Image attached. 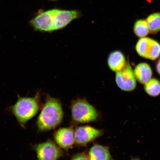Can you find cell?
Wrapping results in <instances>:
<instances>
[{
    "mask_svg": "<svg viewBox=\"0 0 160 160\" xmlns=\"http://www.w3.org/2000/svg\"><path fill=\"white\" fill-rule=\"evenodd\" d=\"M157 70L158 72L160 75V59L159 60L157 65Z\"/></svg>",
    "mask_w": 160,
    "mask_h": 160,
    "instance_id": "cell-18",
    "label": "cell"
},
{
    "mask_svg": "<svg viewBox=\"0 0 160 160\" xmlns=\"http://www.w3.org/2000/svg\"><path fill=\"white\" fill-rule=\"evenodd\" d=\"M137 52L141 57L151 60H155L160 55V44L149 38L140 39L136 46Z\"/></svg>",
    "mask_w": 160,
    "mask_h": 160,
    "instance_id": "cell-5",
    "label": "cell"
},
{
    "mask_svg": "<svg viewBox=\"0 0 160 160\" xmlns=\"http://www.w3.org/2000/svg\"><path fill=\"white\" fill-rule=\"evenodd\" d=\"M38 160H58L63 154L58 145L51 140L32 145Z\"/></svg>",
    "mask_w": 160,
    "mask_h": 160,
    "instance_id": "cell-4",
    "label": "cell"
},
{
    "mask_svg": "<svg viewBox=\"0 0 160 160\" xmlns=\"http://www.w3.org/2000/svg\"><path fill=\"white\" fill-rule=\"evenodd\" d=\"M51 1H56V0H51Z\"/></svg>",
    "mask_w": 160,
    "mask_h": 160,
    "instance_id": "cell-20",
    "label": "cell"
},
{
    "mask_svg": "<svg viewBox=\"0 0 160 160\" xmlns=\"http://www.w3.org/2000/svg\"><path fill=\"white\" fill-rule=\"evenodd\" d=\"M89 160H114L110 153L109 148L106 146L95 145L90 149Z\"/></svg>",
    "mask_w": 160,
    "mask_h": 160,
    "instance_id": "cell-12",
    "label": "cell"
},
{
    "mask_svg": "<svg viewBox=\"0 0 160 160\" xmlns=\"http://www.w3.org/2000/svg\"><path fill=\"white\" fill-rule=\"evenodd\" d=\"M41 94L38 92L32 97H22L18 95L17 101L9 108L18 122L23 128L30 120L35 117L40 108Z\"/></svg>",
    "mask_w": 160,
    "mask_h": 160,
    "instance_id": "cell-2",
    "label": "cell"
},
{
    "mask_svg": "<svg viewBox=\"0 0 160 160\" xmlns=\"http://www.w3.org/2000/svg\"><path fill=\"white\" fill-rule=\"evenodd\" d=\"M147 21L151 32L155 33L160 31V13L152 14L148 17Z\"/></svg>",
    "mask_w": 160,
    "mask_h": 160,
    "instance_id": "cell-16",
    "label": "cell"
},
{
    "mask_svg": "<svg viewBox=\"0 0 160 160\" xmlns=\"http://www.w3.org/2000/svg\"><path fill=\"white\" fill-rule=\"evenodd\" d=\"M54 138L60 148L68 149L75 142L74 131L72 127L59 129L54 135Z\"/></svg>",
    "mask_w": 160,
    "mask_h": 160,
    "instance_id": "cell-10",
    "label": "cell"
},
{
    "mask_svg": "<svg viewBox=\"0 0 160 160\" xmlns=\"http://www.w3.org/2000/svg\"><path fill=\"white\" fill-rule=\"evenodd\" d=\"M81 15L80 12L77 10L54 9V31L63 28L73 20L78 18Z\"/></svg>",
    "mask_w": 160,
    "mask_h": 160,
    "instance_id": "cell-9",
    "label": "cell"
},
{
    "mask_svg": "<svg viewBox=\"0 0 160 160\" xmlns=\"http://www.w3.org/2000/svg\"><path fill=\"white\" fill-rule=\"evenodd\" d=\"M133 72L136 80L143 84H145L151 80L152 75L151 67L145 63L139 64L136 66Z\"/></svg>",
    "mask_w": 160,
    "mask_h": 160,
    "instance_id": "cell-13",
    "label": "cell"
},
{
    "mask_svg": "<svg viewBox=\"0 0 160 160\" xmlns=\"http://www.w3.org/2000/svg\"><path fill=\"white\" fill-rule=\"evenodd\" d=\"M71 160H89L88 156L84 153H80L75 155Z\"/></svg>",
    "mask_w": 160,
    "mask_h": 160,
    "instance_id": "cell-17",
    "label": "cell"
},
{
    "mask_svg": "<svg viewBox=\"0 0 160 160\" xmlns=\"http://www.w3.org/2000/svg\"><path fill=\"white\" fill-rule=\"evenodd\" d=\"M131 160H141L139 158H132Z\"/></svg>",
    "mask_w": 160,
    "mask_h": 160,
    "instance_id": "cell-19",
    "label": "cell"
},
{
    "mask_svg": "<svg viewBox=\"0 0 160 160\" xmlns=\"http://www.w3.org/2000/svg\"><path fill=\"white\" fill-rule=\"evenodd\" d=\"M133 31L138 37H145L148 34L149 32L147 21L143 19L138 20L134 26Z\"/></svg>",
    "mask_w": 160,
    "mask_h": 160,
    "instance_id": "cell-15",
    "label": "cell"
},
{
    "mask_svg": "<svg viewBox=\"0 0 160 160\" xmlns=\"http://www.w3.org/2000/svg\"><path fill=\"white\" fill-rule=\"evenodd\" d=\"M63 116L62 108L59 100L48 95L38 118V129L39 131L45 132L55 128L61 123Z\"/></svg>",
    "mask_w": 160,
    "mask_h": 160,
    "instance_id": "cell-1",
    "label": "cell"
},
{
    "mask_svg": "<svg viewBox=\"0 0 160 160\" xmlns=\"http://www.w3.org/2000/svg\"><path fill=\"white\" fill-rule=\"evenodd\" d=\"M107 62L110 69L115 72L123 69L127 64L124 55L119 51L112 52L108 58Z\"/></svg>",
    "mask_w": 160,
    "mask_h": 160,
    "instance_id": "cell-11",
    "label": "cell"
},
{
    "mask_svg": "<svg viewBox=\"0 0 160 160\" xmlns=\"http://www.w3.org/2000/svg\"><path fill=\"white\" fill-rule=\"evenodd\" d=\"M103 130L97 129L90 126H81L74 131L75 142L84 145L93 141L103 134Z\"/></svg>",
    "mask_w": 160,
    "mask_h": 160,
    "instance_id": "cell-8",
    "label": "cell"
},
{
    "mask_svg": "<svg viewBox=\"0 0 160 160\" xmlns=\"http://www.w3.org/2000/svg\"><path fill=\"white\" fill-rule=\"evenodd\" d=\"M71 110L72 119L77 123L94 122L99 116L97 110L85 98H79L72 101Z\"/></svg>",
    "mask_w": 160,
    "mask_h": 160,
    "instance_id": "cell-3",
    "label": "cell"
},
{
    "mask_svg": "<svg viewBox=\"0 0 160 160\" xmlns=\"http://www.w3.org/2000/svg\"><path fill=\"white\" fill-rule=\"evenodd\" d=\"M54 9L42 12L30 21V24L36 31L51 32L54 31Z\"/></svg>",
    "mask_w": 160,
    "mask_h": 160,
    "instance_id": "cell-7",
    "label": "cell"
},
{
    "mask_svg": "<svg viewBox=\"0 0 160 160\" xmlns=\"http://www.w3.org/2000/svg\"><path fill=\"white\" fill-rule=\"evenodd\" d=\"M116 82L122 91L130 92L133 91L137 87V82L131 66L127 63L124 68L116 74Z\"/></svg>",
    "mask_w": 160,
    "mask_h": 160,
    "instance_id": "cell-6",
    "label": "cell"
},
{
    "mask_svg": "<svg viewBox=\"0 0 160 160\" xmlns=\"http://www.w3.org/2000/svg\"><path fill=\"white\" fill-rule=\"evenodd\" d=\"M146 92L152 97H157L160 94V82L155 78L151 79L145 84Z\"/></svg>",
    "mask_w": 160,
    "mask_h": 160,
    "instance_id": "cell-14",
    "label": "cell"
}]
</instances>
